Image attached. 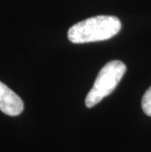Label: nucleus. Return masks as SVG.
Returning <instances> with one entry per match:
<instances>
[{
	"mask_svg": "<svg viewBox=\"0 0 151 152\" xmlns=\"http://www.w3.org/2000/svg\"><path fill=\"white\" fill-rule=\"evenodd\" d=\"M122 24L115 16H96L77 23L68 31L73 43H88L107 40L121 31Z\"/></svg>",
	"mask_w": 151,
	"mask_h": 152,
	"instance_id": "nucleus-1",
	"label": "nucleus"
},
{
	"mask_svg": "<svg viewBox=\"0 0 151 152\" xmlns=\"http://www.w3.org/2000/svg\"><path fill=\"white\" fill-rule=\"evenodd\" d=\"M127 71L126 65L119 60L108 62L100 70L92 88L85 97V106L91 108L98 104L102 99L111 94Z\"/></svg>",
	"mask_w": 151,
	"mask_h": 152,
	"instance_id": "nucleus-2",
	"label": "nucleus"
},
{
	"mask_svg": "<svg viewBox=\"0 0 151 152\" xmlns=\"http://www.w3.org/2000/svg\"><path fill=\"white\" fill-rule=\"evenodd\" d=\"M0 110L8 116H18L24 110L23 100L2 82H0Z\"/></svg>",
	"mask_w": 151,
	"mask_h": 152,
	"instance_id": "nucleus-3",
	"label": "nucleus"
},
{
	"mask_svg": "<svg viewBox=\"0 0 151 152\" xmlns=\"http://www.w3.org/2000/svg\"><path fill=\"white\" fill-rule=\"evenodd\" d=\"M141 107L147 116L151 117V86L144 93L141 100Z\"/></svg>",
	"mask_w": 151,
	"mask_h": 152,
	"instance_id": "nucleus-4",
	"label": "nucleus"
}]
</instances>
